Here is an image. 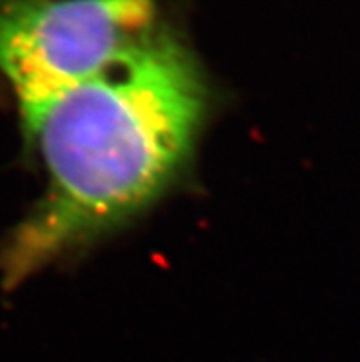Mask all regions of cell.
<instances>
[{
	"label": "cell",
	"instance_id": "6da1fadb",
	"mask_svg": "<svg viewBox=\"0 0 360 362\" xmlns=\"http://www.w3.org/2000/svg\"><path fill=\"white\" fill-rule=\"evenodd\" d=\"M214 101L201 59L168 23L45 107L23 133L46 186L2 247L4 284L15 287L166 197L192 170Z\"/></svg>",
	"mask_w": 360,
	"mask_h": 362
},
{
	"label": "cell",
	"instance_id": "7a4b0ae2",
	"mask_svg": "<svg viewBox=\"0 0 360 362\" xmlns=\"http://www.w3.org/2000/svg\"><path fill=\"white\" fill-rule=\"evenodd\" d=\"M166 24L158 0H0V74L23 129Z\"/></svg>",
	"mask_w": 360,
	"mask_h": 362
}]
</instances>
